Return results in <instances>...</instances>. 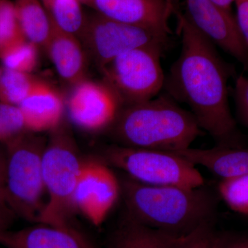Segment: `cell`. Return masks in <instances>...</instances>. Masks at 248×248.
Listing matches in <instances>:
<instances>
[{"instance_id": "5", "label": "cell", "mask_w": 248, "mask_h": 248, "mask_svg": "<svg viewBox=\"0 0 248 248\" xmlns=\"http://www.w3.org/2000/svg\"><path fill=\"white\" fill-rule=\"evenodd\" d=\"M47 139L28 131L3 146L4 195L16 216L37 223L45 203L42 158Z\"/></svg>"}, {"instance_id": "2", "label": "cell", "mask_w": 248, "mask_h": 248, "mask_svg": "<svg viewBox=\"0 0 248 248\" xmlns=\"http://www.w3.org/2000/svg\"><path fill=\"white\" fill-rule=\"evenodd\" d=\"M120 182L125 215L145 226L183 236L215 221L218 198L205 184L195 188L149 186L128 176Z\"/></svg>"}, {"instance_id": "25", "label": "cell", "mask_w": 248, "mask_h": 248, "mask_svg": "<svg viewBox=\"0 0 248 248\" xmlns=\"http://www.w3.org/2000/svg\"><path fill=\"white\" fill-rule=\"evenodd\" d=\"M215 221L206 222L183 236L172 248H214L217 234Z\"/></svg>"}, {"instance_id": "30", "label": "cell", "mask_w": 248, "mask_h": 248, "mask_svg": "<svg viewBox=\"0 0 248 248\" xmlns=\"http://www.w3.org/2000/svg\"><path fill=\"white\" fill-rule=\"evenodd\" d=\"M167 6L168 12L170 17L172 16H177L180 14L181 0H164Z\"/></svg>"}, {"instance_id": "32", "label": "cell", "mask_w": 248, "mask_h": 248, "mask_svg": "<svg viewBox=\"0 0 248 248\" xmlns=\"http://www.w3.org/2000/svg\"><path fill=\"white\" fill-rule=\"evenodd\" d=\"M215 4L218 5L220 7L231 11L232 6L234 4V0H210Z\"/></svg>"}, {"instance_id": "12", "label": "cell", "mask_w": 248, "mask_h": 248, "mask_svg": "<svg viewBox=\"0 0 248 248\" xmlns=\"http://www.w3.org/2000/svg\"><path fill=\"white\" fill-rule=\"evenodd\" d=\"M96 14L117 22L169 35L170 17L164 0H79Z\"/></svg>"}, {"instance_id": "8", "label": "cell", "mask_w": 248, "mask_h": 248, "mask_svg": "<svg viewBox=\"0 0 248 248\" xmlns=\"http://www.w3.org/2000/svg\"><path fill=\"white\" fill-rule=\"evenodd\" d=\"M169 36L137 26L112 20L96 14L86 16L78 37L101 71L125 52L148 45L166 47Z\"/></svg>"}, {"instance_id": "4", "label": "cell", "mask_w": 248, "mask_h": 248, "mask_svg": "<svg viewBox=\"0 0 248 248\" xmlns=\"http://www.w3.org/2000/svg\"><path fill=\"white\" fill-rule=\"evenodd\" d=\"M49 133L42 158L48 200L37 223L70 226V220L76 213L74 196L83 159L71 128L64 120Z\"/></svg>"}, {"instance_id": "16", "label": "cell", "mask_w": 248, "mask_h": 248, "mask_svg": "<svg viewBox=\"0 0 248 248\" xmlns=\"http://www.w3.org/2000/svg\"><path fill=\"white\" fill-rule=\"evenodd\" d=\"M195 166H202L221 180L248 175V148L215 146L210 149L188 148L176 151Z\"/></svg>"}, {"instance_id": "22", "label": "cell", "mask_w": 248, "mask_h": 248, "mask_svg": "<svg viewBox=\"0 0 248 248\" xmlns=\"http://www.w3.org/2000/svg\"><path fill=\"white\" fill-rule=\"evenodd\" d=\"M218 192L232 210L248 215V175L221 180Z\"/></svg>"}, {"instance_id": "33", "label": "cell", "mask_w": 248, "mask_h": 248, "mask_svg": "<svg viewBox=\"0 0 248 248\" xmlns=\"http://www.w3.org/2000/svg\"></svg>"}, {"instance_id": "14", "label": "cell", "mask_w": 248, "mask_h": 248, "mask_svg": "<svg viewBox=\"0 0 248 248\" xmlns=\"http://www.w3.org/2000/svg\"><path fill=\"white\" fill-rule=\"evenodd\" d=\"M28 131L49 132L63 122L65 103L60 92L38 80L29 95L19 106Z\"/></svg>"}, {"instance_id": "24", "label": "cell", "mask_w": 248, "mask_h": 248, "mask_svg": "<svg viewBox=\"0 0 248 248\" xmlns=\"http://www.w3.org/2000/svg\"><path fill=\"white\" fill-rule=\"evenodd\" d=\"M27 132L19 107L0 102V143L4 146Z\"/></svg>"}, {"instance_id": "7", "label": "cell", "mask_w": 248, "mask_h": 248, "mask_svg": "<svg viewBox=\"0 0 248 248\" xmlns=\"http://www.w3.org/2000/svg\"><path fill=\"white\" fill-rule=\"evenodd\" d=\"M164 46L148 45L125 52L102 70L104 80L124 105L153 99L164 89Z\"/></svg>"}, {"instance_id": "18", "label": "cell", "mask_w": 248, "mask_h": 248, "mask_svg": "<svg viewBox=\"0 0 248 248\" xmlns=\"http://www.w3.org/2000/svg\"><path fill=\"white\" fill-rule=\"evenodd\" d=\"M14 2L26 40L37 46L45 47L52 25L41 0H14Z\"/></svg>"}, {"instance_id": "9", "label": "cell", "mask_w": 248, "mask_h": 248, "mask_svg": "<svg viewBox=\"0 0 248 248\" xmlns=\"http://www.w3.org/2000/svg\"><path fill=\"white\" fill-rule=\"evenodd\" d=\"M121 195L120 180L108 164L102 159H83L74 196L76 213L100 226Z\"/></svg>"}, {"instance_id": "20", "label": "cell", "mask_w": 248, "mask_h": 248, "mask_svg": "<svg viewBox=\"0 0 248 248\" xmlns=\"http://www.w3.org/2000/svg\"><path fill=\"white\" fill-rule=\"evenodd\" d=\"M38 80L29 73L3 68L0 78V102L18 107L29 95Z\"/></svg>"}, {"instance_id": "6", "label": "cell", "mask_w": 248, "mask_h": 248, "mask_svg": "<svg viewBox=\"0 0 248 248\" xmlns=\"http://www.w3.org/2000/svg\"><path fill=\"white\" fill-rule=\"evenodd\" d=\"M102 159L133 180L146 185L195 188L205 184L195 165L175 152L115 144L104 150Z\"/></svg>"}, {"instance_id": "10", "label": "cell", "mask_w": 248, "mask_h": 248, "mask_svg": "<svg viewBox=\"0 0 248 248\" xmlns=\"http://www.w3.org/2000/svg\"><path fill=\"white\" fill-rule=\"evenodd\" d=\"M73 88L66 102L71 123L86 133L108 130L124 105L118 94L104 81L85 79Z\"/></svg>"}, {"instance_id": "13", "label": "cell", "mask_w": 248, "mask_h": 248, "mask_svg": "<svg viewBox=\"0 0 248 248\" xmlns=\"http://www.w3.org/2000/svg\"><path fill=\"white\" fill-rule=\"evenodd\" d=\"M0 245L6 248H94L84 235L71 226L41 223L3 233Z\"/></svg>"}, {"instance_id": "31", "label": "cell", "mask_w": 248, "mask_h": 248, "mask_svg": "<svg viewBox=\"0 0 248 248\" xmlns=\"http://www.w3.org/2000/svg\"><path fill=\"white\" fill-rule=\"evenodd\" d=\"M5 170H6V155H5L4 148H0V190L2 192L4 185Z\"/></svg>"}, {"instance_id": "27", "label": "cell", "mask_w": 248, "mask_h": 248, "mask_svg": "<svg viewBox=\"0 0 248 248\" xmlns=\"http://www.w3.org/2000/svg\"><path fill=\"white\" fill-rule=\"evenodd\" d=\"M238 27L248 48V0H234Z\"/></svg>"}, {"instance_id": "1", "label": "cell", "mask_w": 248, "mask_h": 248, "mask_svg": "<svg viewBox=\"0 0 248 248\" xmlns=\"http://www.w3.org/2000/svg\"><path fill=\"white\" fill-rule=\"evenodd\" d=\"M182 48L166 77L164 89L174 100L185 103L202 130L217 146L241 147L236 121L228 98L229 68L211 42L177 16Z\"/></svg>"}, {"instance_id": "11", "label": "cell", "mask_w": 248, "mask_h": 248, "mask_svg": "<svg viewBox=\"0 0 248 248\" xmlns=\"http://www.w3.org/2000/svg\"><path fill=\"white\" fill-rule=\"evenodd\" d=\"M184 9L183 15L196 30L248 68V48L231 11L210 0H184Z\"/></svg>"}, {"instance_id": "26", "label": "cell", "mask_w": 248, "mask_h": 248, "mask_svg": "<svg viewBox=\"0 0 248 248\" xmlns=\"http://www.w3.org/2000/svg\"><path fill=\"white\" fill-rule=\"evenodd\" d=\"M234 98L238 116L248 130V78L246 77L240 76L236 79Z\"/></svg>"}, {"instance_id": "3", "label": "cell", "mask_w": 248, "mask_h": 248, "mask_svg": "<svg viewBox=\"0 0 248 248\" xmlns=\"http://www.w3.org/2000/svg\"><path fill=\"white\" fill-rule=\"evenodd\" d=\"M202 129L169 95L123 105L108 131L119 146L176 152L190 148Z\"/></svg>"}, {"instance_id": "15", "label": "cell", "mask_w": 248, "mask_h": 248, "mask_svg": "<svg viewBox=\"0 0 248 248\" xmlns=\"http://www.w3.org/2000/svg\"><path fill=\"white\" fill-rule=\"evenodd\" d=\"M51 25L45 48L59 76L74 86L86 79V52L77 36Z\"/></svg>"}, {"instance_id": "29", "label": "cell", "mask_w": 248, "mask_h": 248, "mask_svg": "<svg viewBox=\"0 0 248 248\" xmlns=\"http://www.w3.org/2000/svg\"><path fill=\"white\" fill-rule=\"evenodd\" d=\"M16 217L5 199L4 192L0 190V235L10 231Z\"/></svg>"}, {"instance_id": "21", "label": "cell", "mask_w": 248, "mask_h": 248, "mask_svg": "<svg viewBox=\"0 0 248 248\" xmlns=\"http://www.w3.org/2000/svg\"><path fill=\"white\" fill-rule=\"evenodd\" d=\"M37 46L27 40L21 41L0 51V60L4 68L30 73L38 62Z\"/></svg>"}, {"instance_id": "17", "label": "cell", "mask_w": 248, "mask_h": 248, "mask_svg": "<svg viewBox=\"0 0 248 248\" xmlns=\"http://www.w3.org/2000/svg\"><path fill=\"white\" fill-rule=\"evenodd\" d=\"M181 237L145 226L125 215L111 234L108 248H172Z\"/></svg>"}, {"instance_id": "28", "label": "cell", "mask_w": 248, "mask_h": 248, "mask_svg": "<svg viewBox=\"0 0 248 248\" xmlns=\"http://www.w3.org/2000/svg\"><path fill=\"white\" fill-rule=\"evenodd\" d=\"M214 248H248V236L218 233Z\"/></svg>"}, {"instance_id": "23", "label": "cell", "mask_w": 248, "mask_h": 248, "mask_svg": "<svg viewBox=\"0 0 248 248\" xmlns=\"http://www.w3.org/2000/svg\"><path fill=\"white\" fill-rule=\"evenodd\" d=\"M24 40L14 1L0 0V51Z\"/></svg>"}, {"instance_id": "19", "label": "cell", "mask_w": 248, "mask_h": 248, "mask_svg": "<svg viewBox=\"0 0 248 248\" xmlns=\"http://www.w3.org/2000/svg\"><path fill=\"white\" fill-rule=\"evenodd\" d=\"M50 22L58 29L79 36L86 21L79 0H41Z\"/></svg>"}]
</instances>
